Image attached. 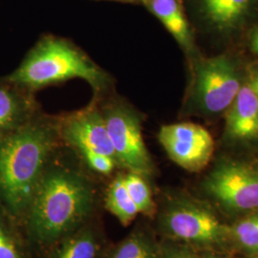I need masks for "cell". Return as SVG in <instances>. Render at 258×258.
I'll return each mask as SVG.
<instances>
[{
  "label": "cell",
  "mask_w": 258,
  "mask_h": 258,
  "mask_svg": "<svg viewBox=\"0 0 258 258\" xmlns=\"http://www.w3.org/2000/svg\"><path fill=\"white\" fill-rule=\"evenodd\" d=\"M73 78H82L95 88L105 83L104 74L66 42L47 38L10 77L13 83L36 88Z\"/></svg>",
  "instance_id": "cell-4"
},
{
  "label": "cell",
  "mask_w": 258,
  "mask_h": 258,
  "mask_svg": "<svg viewBox=\"0 0 258 258\" xmlns=\"http://www.w3.org/2000/svg\"><path fill=\"white\" fill-rule=\"evenodd\" d=\"M252 0H202L205 15L219 32L239 27L249 13Z\"/></svg>",
  "instance_id": "cell-11"
},
{
  "label": "cell",
  "mask_w": 258,
  "mask_h": 258,
  "mask_svg": "<svg viewBox=\"0 0 258 258\" xmlns=\"http://www.w3.org/2000/svg\"><path fill=\"white\" fill-rule=\"evenodd\" d=\"M82 153L90 167L99 173L108 174L115 166V159L112 157L88 150L83 151Z\"/></svg>",
  "instance_id": "cell-20"
},
{
  "label": "cell",
  "mask_w": 258,
  "mask_h": 258,
  "mask_svg": "<svg viewBox=\"0 0 258 258\" xmlns=\"http://www.w3.org/2000/svg\"><path fill=\"white\" fill-rule=\"evenodd\" d=\"M228 110L227 138L237 142L258 140V97L249 83L242 85Z\"/></svg>",
  "instance_id": "cell-10"
},
{
  "label": "cell",
  "mask_w": 258,
  "mask_h": 258,
  "mask_svg": "<svg viewBox=\"0 0 258 258\" xmlns=\"http://www.w3.org/2000/svg\"><path fill=\"white\" fill-rule=\"evenodd\" d=\"M122 1H135V0H122Z\"/></svg>",
  "instance_id": "cell-26"
},
{
  "label": "cell",
  "mask_w": 258,
  "mask_h": 258,
  "mask_svg": "<svg viewBox=\"0 0 258 258\" xmlns=\"http://www.w3.org/2000/svg\"><path fill=\"white\" fill-rule=\"evenodd\" d=\"M106 207L124 226L129 225L138 215V209L125 187L123 176H118L109 186L106 195Z\"/></svg>",
  "instance_id": "cell-16"
},
{
  "label": "cell",
  "mask_w": 258,
  "mask_h": 258,
  "mask_svg": "<svg viewBox=\"0 0 258 258\" xmlns=\"http://www.w3.org/2000/svg\"><path fill=\"white\" fill-rule=\"evenodd\" d=\"M178 43L186 50L192 47L191 33L181 7V0H145Z\"/></svg>",
  "instance_id": "cell-12"
},
{
  "label": "cell",
  "mask_w": 258,
  "mask_h": 258,
  "mask_svg": "<svg viewBox=\"0 0 258 258\" xmlns=\"http://www.w3.org/2000/svg\"><path fill=\"white\" fill-rule=\"evenodd\" d=\"M49 129L30 125L0 146V194L14 212L30 207L53 147Z\"/></svg>",
  "instance_id": "cell-2"
},
{
  "label": "cell",
  "mask_w": 258,
  "mask_h": 258,
  "mask_svg": "<svg viewBox=\"0 0 258 258\" xmlns=\"http://www.w3.org/2000/svg\"><path fill=\"white\" fill-rule=\"evenodd\" d=\"M159 230L166 237L199 252L231 249L230 224L223 221L210 204L190 196L177 195L159 214Z\"/></svg>",
  "instance_id": "cell-3"
},
{
  "label": "cell",
  "mask_w": 258,
  "mask_h": 258,
  "mask_svg": "<svg viewBox=\"0 0 258 258\" xmlns=\"http://www.w3.org/2000/svg\"><path fill=\"white\" fill-rule=\"evenodd\" d=\"M105 123L115 152V157L130 172L149 176L153 163L146 148L141 124L133 112L118 106L107 112Z\"/></svg>",
  "instance_id": "cell-7"
},
{
  "label": "cell",
  "mask_w": 258,
  "mask_h": 258,
  "mask_svg": "<svg viewBox=\"0 0 258 258\" xmlns=\"http://www.w3.org/2000/svg\"><path fill=\"white\" fill-rule=\"evenodd\" d=\"M123 181L132 201L138 209L139 213L152 215L155 212V204L144 176L130 172L127 175L123 176Z\"/></svg>",
  "instance_id": "cell-17"
},
{
  "label": "cell",
  "mask_w": 258,
  "mask_h": 258,
  "mask_svg": "<svg viewBox=\"0 0 258 258\" xmlns=\"http://www.w3.org/2000/svg\"><path fill=\"white\" fill-rule=\"evenodd\" d=\"M251 47H252V50L258 54V29L256 30V32L254 33L252 39H251Z\"/></svg>",
  "instance_id": "cell-24"
},
{
  "label": "cell",
  "mask_w": 258,
  "mask_h": 258,
  "mask_svg": "<svg viewBox=\"0 0 258 258\" xmlns=\"http://www.w3.org/2000/svg\"><path fill=\"white\" fill-rule=\"evenodd\" d=\"M0 258H21L16 241L0 224Z\"/></svg>",
  "instance_id": "cell-21"
},
{
  "label": "cell",
  "mask_w": 258,
  "mask_h": 258,
  "mask_svg": "<svg viewBox=\"0 0 258 258\" xmlns=\"http://www.w3.org/2000/svg\"><path fill=\"white\" fill-rule=\"evenodd\" d=\"M158 138L169 158L191 172L201 171L208 166L214 152L211 133L192 122L164 125Z\"/></svg>",
  "instance_id": "cell-8"
},
{
  "label": "cell",
  "mask_w": 258,
  "mask_h": 258,
  "mask_svg": "<svg viewBox=\"0 0 258 258\" xmlns=\"http://www.w3.org/2000/svg\"><path fill=\"white\" fill-rule=\"evenodd\" d=\"M64 135L82 152L88 150L116 159L105 120L96 111L86 112L69 120Z\"/></svg>",
  "instance_id": "cell-9"
},
{
  "label": "cell",
  "mask_w": 258,
  "mask_h": 258,
  "mask_svg": "<svg viewBox=\"0 0 258 258\" xmlns=\"http://www.w3.org/2000/svg\"><path fill=\"white\" fill-rule=\"evenodd\" d=\"M161 245V258H201L200 252L191 247L166 239Z\"/></svg>",
  "instance_id": "cell-18"
},
{
  "label": "cell",
  "mask_w": 258,
  "mask_h": 258,
  "mask_svg": "<svg viewBox=\"0 0 258 258\" xmlns=\"http://www.w3.org/2000/svg\"><path fill=\"white\" fill-rule=\"evenodd\" d=\"M231 249L247 256L258 253V212L235 219L230 224Z\"/></svg>",
  "instance_id": "cell-15"
},
{
  "label": "cell",
  "mask_w": 258,
  "mask_h": 258,
  "mask_svg": "<svg viewBox=\"0 0 258 258\" xmlns=\"http://www.w3.org/2000/svg\"><path fill=\"white\" fill-rule=\"evenodd\" d=\"M52 258H98L100 244L90 229H78L59 240Z\"/></svg>",
  "instance_id": "cell-14"
},
{
  "label": "cell",
  "mask_w": 258,
  "mask_h": 258,
  "mask_svg": "<svg viewBox=\"0 0 258 258\" xmlns=\"http://www.w3.org/2000/svg\"><path fill=\"white\" fill-rule=\"evenodd\" d=\"M249 84L251 85L252 89L254 90V92L257 95L258 97V72L253 75V77L251 78V81L249 82Z\"/></svg>",
  "instance_id": "cell-23"
},
{
  "label": "cell",
  "mask_w": 258,
  "mask_h": 258,
  "mask_svg": "<svg viewBox=\"0 0 258 258\" xmlns=\"http://www.w3.org/2000/svg\"><path fill=\"white\" fill-rule=\"evenodd\" d=\"M247 258H258V253H255V254H251V255H248V257Z\"/></svg>",
  "instance_id": "cell-25"
},
{
  "label": "cell",
  "mask_w": 258,
  "mask_h": 258,
  "mask_svg": "<svg viewBox=\"0 0 258 258\" xmlns=\"http://www.w3.org/2000/svg\"><path fill=\"white\" fill-rule=\"evenodd\" d=\"M201 258H231L225 251H204L200 252Z\"/></svg>",
  "instance_id": "cell-22"
},
{
  "label": "cell",
  "mask_w": 258,
  "mask_h": 258,
  "mask_svg": "<svg viewBox=\"0 0 258 258\" xmlns=\"http://www.w3.org/2000/svg\"><path fill=\"white\" fill-rule=\"evenodd\" d=\"M203 190L212 205L234 219L258 212V165L221 160L204 179Z\"/></svg>",
  "instance_id": "cell-5"
},
{
  "label": "cell",
  "mask_w": 258,
  "mask_h": 258,
  "mask_svg": "<svg viewBox=\"0 0 258 258\" xmlns=\"http://www.w3.org/2000/svg\"><path fill=\"white\" fill-rule=\"evenodd\" d=\"M17 113V103L13 96L0 89V130L7 127Z\"/></svg>",
  "instance_id": "cell-19"
},
{
  "label": "cell",
  "mask_w": 258,
  "mask_h": 258,
  "mask_svg": "<svg viewBox=\"0 0 258 258\" xmlns=\"http://www.w3.org/2000/svg\"><path fill=\"white\" fill-rule=\"evenodd\" d=\"M241 87L239 72L226 55L201 59L195 65L194 96L207 113L219 114L229 109Z\"/></svg>",
  "instance_id": "cell-6"
},
{
  "label": "cell",
  "mask_w": 258,
  "mask_h": 258,
  "mask_svg": "<svg viewBox=\"0 0 258 258\" xmlns=\"http://www.w3.org/2000/svg\"><path fill=\"white\" fill-rule=\"evenodd\" d=\"M107 258H161V245L148 231L137 229L120 241Z\"/></svg>",
  "instance_id": "cell-13"
},
{
  "label": "cell",
  "mask_w": 258,
  "mask_h": 258,
  "mask_svg": "<svg viewBox=\"0 0 258 258\" xmlns=\"http://www.w3.org/2000/svg\"><path fill=\"white\" fill-rule=\"evenodd\" d=\"M93 207L92 188L74 171L45 172L30 204V230L41 244L53 243L77 231Z\"/></svg>",
  "instance_id": "cell-1"
}]
</instances>
